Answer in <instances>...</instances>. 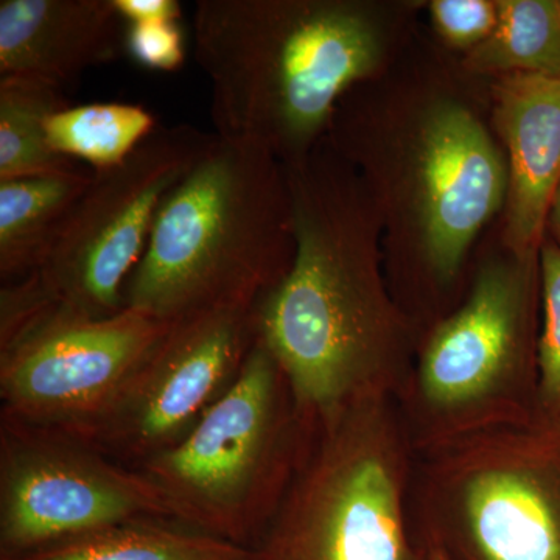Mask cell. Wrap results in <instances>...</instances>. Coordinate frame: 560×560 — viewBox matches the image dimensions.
<instances>
[{
    "mask_svg": "<svg viewBox=\"0 0 560 560\" xmlns=\"http://www.w3.org/2000/svg\"><path fill=\"white\" fill-rule=\"evenodd\" d=\"M285 176L293 260L254 305V326L313 431L368 401L396 400L411 363L348 187L305 158Z\"/></svg>",
    "mask_w": 560,
    "mask_h": 560,
    "instance_id": "obj_1",
    "label": "cell"
},
{
    "mask_svg": "<svg viewBox=\"0 0 560 560\" xmlns=\"http://www.w3.org/2000/svg\"><path fill=\"white\" fill-rule=\"evenodd\" d=\"M287 176L268 151L215 136L162 205L125 308L165 323L256 305L289 271Z\"/></svg>",
    "mask_w": 560,
    "mask_h": 560,
    "instance_id": "obj_2",
    "label": "cell"
},
{
    "mask_svg": "<svg viewBox=\"0 0 560 560\" xmlns=\"http://www.w3.org/2000/svg\"><path fill=\"white\" fill-rule=\"evenodd\" d=\"M346 22V3L198 0L195 60L210 81L215 135L304 160L337 110Z\"/></svg>",
    "mask_w": 560,
    "mask_h": 560,
    "instance_id": "obj_3",
    "label": "cell"
},
{
    "mask_svg": "<svg viewBox=\"0 0 560 560\" xmlns=\"http://www.w3.org/2000/svg\"><path fill=\"white\" fill-rule=\"evenodd\" d=\"M412 452L393 399L312 431L254 560H425L411 533Z\"/></svg>",
    "mask_w": 560,
    "mask_h": 560,
    "instance_id": "obj_4",
    "label": "cell"
},
{
    "mask_svg": "<svg viewBox=\"0 0 560 560\" xmlns=\"http://www.w3.org/2000/svg\"><path fill=\"white\" fill-rule=\"evenodd\" d=\"M308 438L285 375L256 338L238 377L195 429L135 470L161 490L176 522L253 548Z\"/></svg>",
    "mask_w": 560,
    "mask_h": 560,
    "instance_id": "obj_5",
    "label": "cell"
},
{
    "mask_svg": "<svg viewBox=\"0 0 560 560\" xmlns=\"http://www.w3.org/2000/svg\"><path fill=\"white\" fill-rule=\"evenodd\" d=\"M529 307L526 261L492 264L463 307L433 330L396 397L416 452L536 416Z\"/></svg>",
    "mask_w": 560,
    "mask_h": 560,
    "instance_id": "obj_6",
    "label": "cell"
},
{
    "mask_svg": "<svg viewBox=\"0 0 560 560\" xmlns=\"http://www.w3.org/2000/svg\"><path fill=\"white\" fill-rule=\"evenodd\" d=\"M419 534L451 560H560V425L528 422L422 453Z\"/></svg>",
    "mask_w": 560,
    "mask_h": 560,
    "instance_id": "obj_7",
    "label": "cell"
},
{
    "mask_svg": "<svg viewBox=\"0 0 560 560\" xmlns=\"http://www.w3.org/2000/svg\"><path fill=\"white\" fill-rule=\"evenodd\" d=\"M215 132L160 127L120 164L92 172L39 275L66 311L105 319L125 311L162 205L197 164Z\"/></svg>",
    "mask_w": 560,
    "mask_h": 560,
    "instance_id": "obj_8",
    "label": "cell"
},
{
    "mask_svg": "<svg viewBox=\"0 0 560 560\" xmlns=\"http://www.w3.org/2000/svg\"><path fill=\"white\" fill-rule=\"evenodd\" d=\"M138 518L176 522L139 470L62 431L0 416V560Z\"/></svg>",
    "mask_w": 560,
    "mask_h": 560,
    "instance_id": "obj_9",
    "label": "cell"
},
{
    "mask_svg": "<svg viewBox=\"0 0 560 560\" xmlns=\"http://www.w3.org/2000/svg\"><path fill=\"white\" fill-rule=\"evenodd\" d=\"M254 341V305L176 320L108 407L68 434L136 469L195 429L238 377Z\"/></svg>",
    "mask_w": 560,
    "mask_h": 560,
    "instance_id": "obj_10",
    "label": "cell"
},
{
    "mask_svg": "<svg viewBox=\"0 0 560 560\" xmlns=\"http://www.w3.org/2000/svg\"><path fill=\"white\" fill-rule=\"evenodd\" d=\"M171 327L135 308L92 319L55 304L0 345V416L79 429L108 407Z\"/></svg>",
    "mask_w": 560,
    "mask_h": 560,
    "instance_id": "obj_11",
    "label": "cell"
},
{
    "mask_svg": "<svg viewBox=\"0 0 560 560\" xmlns=\"http://www.w3.org/2000/svg\"><path fill=\"white\" fill-rule=\"evenodd\" d=\"M418 168L427 259L438 279L448 282L499 210L510 180L488 131L455 103H442L427 117Z\"/></svg>",
    "mask_w": 560,
    "mask_h": 560,
    "instance_id": "obj_12",
    "label": "cell"
},
{
    "mask_svg": "<svg viewBox=\"0 0 560 560\" xmlns=\"http://www.w3.org/2000/svg\"><path fill=\"white\" fill-rule=\"evenodd\" d=\"M125 36L113 0H2L0 73L62 88L120 58Z\"/></svg>",
    "mask_w": 560,
    "mask_h": 560,
    "instance_id": "obj_13",
    "label": "cell"
},
{
    "mask_svg": "<svg viewBox=\"0 0 560 560\" xmlns=\"http://www.w3.org/2000/svg\"><path fill=\"white\" fill-rule=\"evenodd\" d=\"M497 120L510 150L508 241L526 261L560 180V75L511 73L497 90Z\"/></svg>",
    "mask_w": 560,
    "mask_h": 560,
    "instance_id": "obj_14",
    "label": "cell"
},
{
    "mask_svg": "<svg viewBox=\"0 0 560 560\" xmlns=\"http://www.w3.org/2000/svg\"><path fill=\"white\" fill-rule=\"evenodd\" d=\"M91 179L81 167L0 179L2 283L40 270Z\"/></svg>",
    "mask_w": 560,
    "mask_h": 560,
    "instance_id": "obj_15",
    "label": "cell"
},
{
    "mask_svg": "<svg viewBox=\"0 0 560 560\" xmlns=\"http://www.w3.org/2000/svg\"><path fill=\"white\" fill-rule=\"evenodd\" d=\"M10 560H254V555L179 522L138 518Z\"/></svg>",
    "mask_w": 560,
    "mask_h": 560,
    "instance_id": "obj_16",
    "label": "cell"
},
{
    "mask_svg": "<svg viewBox=\"0 0 560 560\" xmlns=\"http://www.w3.org/2000/svg\"><path fill=\"white\" fill-rule=\"evenodd\" d=\"M70 105L62 88L31 77L0 79V179L81 167L51 150L47 124Z\"/></svg>",
    "mask_w": 560,
    "mask_h": 560,
    "instance_id": "obj_17",
    "label": "cell"
},
{
    "mask_svg": "<svg viewBox=\"0 0 560 560\" xmlns=\"http://www.w3.org/2000/svg\"><path fill=\"white\" fill-rule=\"evenodd\" d=\"M160 128L145 106L103 102L68 105L47 124L51 150L92 172L106 171L127 160Z\"/></svg>",
    "mask_w": 560,
    "mask_h": 560,
    "instance_id": "obj_18",
    "label": "cell"
},
{
    "mask_svg": "<svg viewBox=\"0 0 560 560\" xmlns=\"http://www.w3.org/2000/svg\"><path fill=\"white\" fill-rule=\"evenodd\" d=\"M488 39L475 47L471 65L481 70L560 75L559 0H501Z\"/></svg>",
    "mask_w": 560,
    "mask_h": 560,
    "instance_id": "obj_19",
    "label": "cell"
},
{
    "mask_svg": "<svg viewBox=\"0 0 560 560\" xmlns=\"http://www.w3.org/2000/svg\"><path fill=\"white\" fill-rule=\"evenodd\" d=\"M544 324L537 341V418L560 425V246L541 250Z\"/></svg>",
    "mask_w": 560,
    "mask_h": 560,
    "instance_id": "obj_20",
    "label": "cell"
},
{
    "mask_svg": "<svg viewBox=\"0 0 560 560\" xmlns=\"http://www.w3.org/2000/svg\"><path fill=\"white\" fill-rule=\"evenodd\" d=\"M431 14L438 31L458 47L480 46L497 25L499 7L489 0H436Z\"/></svg>",
    "mask_w": 560,
    "mask_h": 560,
    "instance_id": "obj_21",
    "label": "cell"
},
{
    "mask_svg": "<svg viewBox=\"0 0 560 560\" xmlns=\"http://www.w3.org/2000/svg\"><path fill=\"white\" fill-rule=\"evenodd\" d=\"M125 50L142 68L173 72L186 61V43L178 24L127 25Z\"/></svg>",
    "mask_w": 560,
    "mask_h": 560,
    "instance_id": "obj_22",
    "label": "cell"
},
{
    "mask_svg": "<svg viewBox=\"0 0 560 560\" xmlns=\"http://www.w3.org/2000/svg\"><path fill=\"white\" fill-rule=\"evenodd\" d=\"M127 25L178 24L183 7L178 0H113Z\"/></svg>",
    "mask_w": 560,
    "mask_h": 560,
    "instance_id": "obj_23",
    "label": "cell"
},
{
    "mask_svg": "<svg viewBox=\"0 0 560 560\" xmlns=\"http://www.w3.org/2000/svg\"><path fill=\"white\" fill-rule=\"evenodd\" d=\"M422 537L423 547H425V560H451L447 552L442 550L441 545L436 541L429 539V537Z\"/></svg>",
    "mask_w": 560,
    "mask_h": 560,
    "instance_id": "obj_24",
    "label": "cell"
},
{
    "mask_svg": "<svg viewBox=\"0 0 560 560\" xmlns=\"http://www.w3.org/2000/svg\"><path fill=\"white\" fill-rule=\"evenodd\" d=\"M550 215L552 230H555V234L558 235L560 242V180L558 184V189L555 191V197H552Z\"/></svg>",
    "mask_w": 560,
    "mask_h": 560,
    "instance_id": "obj_25",
    "label": "cell"
}]
</instances>
